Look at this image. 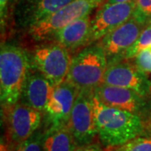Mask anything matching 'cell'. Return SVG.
I'll return each instance as SVG.
<instances>
[{
	"label": "cell",
	"mask_w": 151,
	"mask_h": 151,
	"mask_svg": "<svg viewBox=\"0 0 151 151\" xmlns=\"http://www.w3.org/2000/svg\"><path fill=\"white\" fill-rule=\"evenodd\" d=\"M134 65L146 73L151 72V45L139 52L134 58Z\"/></svg>",
	"instance_id": "cell-21"
},
{
	"label": "cell",
	"mask_w": 151,
	"mask_h": 151,
	"mask_svg": "<svg viewBox=\"0 0 151 151\" xmlns=\"http://www.w3.org/2000/svg\"><path fill=\"white\" fill-rule=\"evenodd\" d=\"M76 144L68 125L49 128L44 139L45 151H75Z\"/></svg>",
	"instance_id": "cell-16"
},
{
	"label": "cell",
	"mask_w": 151,
	"mask_h": 151,
	"mask_svg": "<svg viewBox=\"0 0 151 151\" xmlns=\"http://www.w3.org/2000/svg\"><path fill=\"white\" fill-rule=\"evenodd\" d=\"M98 139L104 147L119 145L144 134L143 117L109 107L92 95Z\"/></svg>",
	"instance_id": "cell-1"
},
{
	"label": "cell",
	"mask_w": 151,
	"mask_h": 151,
	"mask_svg": "<svg viewBox=\"0 0 151 151\" xmlns=\"http://www.w3.org/2000/svg\"><path fill=\"white\" fill-rule=\"evenodd\" d=\"M133 18L145 26L150 24L151 0H135Z\"/></svg>",
	"instance_id": "cell-19"
},
{
	"label": "cell",
	"mask_w": 151,
	"mask_h": 151,
	"mask_svg": "<svg viewBox=\"0 0 151 151\" xmlns=\"http://www.w3.org/2000/svg\"><path fill=\"white\" fill-rule=\"evenodd\" d=\"M93 95L109 107L128 111L141 117L145 112V97L129 88L102 83L93 90Z\"/></svg>",
	"instance_id": "cell-12"
},
{
	"label": "cell",
	"mask_w": 151,
	"mask_h": 151,
	"mask_svg": "<svg viewBox=\"0 0 151 151\" xmlns=\"http://www.w3.org/2000/svg\"><path fill=\"white\" fill-rule=\"evenodd\" d=\"M79 90L65 80L54 86L45 112L49 128L68 125L70 115Z\"/></svg>",
	"instance_id": "cell-11"
},
{
	"label": "cell",
	"mask_w": 151,
	"mask_h": 151,
	"mask_svg": "<svg viewBox=\"0 0 151 151\" xmlns=\"http://www.w3.org/2000/svg\"><path fill=\"white\" fill-rule=\"evenodd\" d=\"M2 118L5 124L4 143L11 151L28 139L39 129L42 113L25 103L2 108Z\"/></svg>",
	"instance_id": "cell-4"
},
{
	"label": "cell",
	"mask_w": 151,
	"mask_h": 151,
	"mask_svg": "<svg viewBox=\"0 0 151 151\" xmlns=\"http://www.w3.org/2000/svg\"><path fill=\"white\" fill-rule=\"evenodd\" d=\"M151 45V24L147 25L139 35L137 41L129 50L125 59H134L139 52Z\"/></svg>",
	"instance_id": "cell-18"
},
{
	"label": "cell",
	"mask_w": 151,
	"mask_h": 151,
	"mask_svg": "<svg viewBox=\"0 0 151 151\" xmlns=\"http://www.w3.org/2000/svg\"><path fill=\"white\" fill-rule=\"evenodd\" d=\"M134 8L135 1L102 4L91 22V45L130 19Z\"/></svg>",
	"instance_id": "cell-9"
},
{
	"label": "cell",
	"mask_w": 151,
	"mask_h": 151,
	"mask_svg": "<svg viewBox=\"0 0 151 151\" xmlns=\"http://www.w3.org/2000/svg\"><path fill=\"white\" fill-rule=\"evenodd\" d=\"M30 68L25 51L13 45H4L0 51V98L2 108L19 102Z\"/></svg>",
	"instance_id": "cell-2"
},
{
	"label": "cell",
	"mask_w": 151,
	"mask_h": 151,
	"mask_svg": "<svg viewBox=\"0 0 151 151\" xmlns=\"http://www.w3.org/2000/svg\"><path fill=\"white\" fill-rule=\"evenodd\" d=\"M75 151H102L95 145H89L85 146H78L76 147Z\"/></svg>",
	"instance_id": "cell-23"
},
{
	"label": "cell",
	"mask_w": 151,
	"mask_h": 151,
	"mask_svg": "<svg viewBox=\"0 0 151 151\" xmlns=\"http://www.w3.org/2000/svg\"><path fill=\"white\" fill-rule=\"evenodd\" d=\"M91 22L90 15L76 19L58 30L52 38L70 52L85 48L91 45Z\"/></svg>",
	"instance_id": "cell-15"
},
{
	"label": "cell",
	"mask_w": 151,
	"mask_h": 151,
	"mask_svg": "<svg viewBox=\"0 0 151 151\" xmlns=\"http://www.w3.org/2000/svg\"><path fill=\"white\" fill-rule=\"evenodd\" d=\"M105 0H72L52 15L29 29V35L35 40H49L60 29L81 18L90 15Z\"/></svg>",
	"instance_id": "cell-5"
},
{
	"label": "cell",
	"mask_w": 151,
	"mask_h": 151,
	"mask_svg": "<svg viewBox=\"0 0 151 151\" xmlns=\"http://www.w3.org/2000/svg\"><path fill=\"white\" fill-rule=\"evenodd\" d=\"M145 27L132 17L98 40V44L106 54L108 65L125 59L127 52L134 45Z\"/></svg>",
	"instance_id": "cell-8"
},
{
	"label": "cell",
	"mask_w": 151,
	"mask_h": 151,
	"mask_svg": "<svg viewBox=\"0 0 151 151\" xmlns=\"http://www.w3.org/2000/svg\"><path fill=\"white\" fill-rule=\"evenodd\" d=\"M32 69L29 68L20 99L23 103L43 113L55 86L39 70Z\"/></svg>",
	"instance_id": "cell-14"
},
{
	"label": "cell",
	"mask_w": 151,
	"mask_h": 151,
	"mask_svg": "<svg viewBox=\"0 0 151 151\" xmlns=\"http://www.w3.org/2000/svg\"><path fill=\"white\" fill-rule=\"evenodd\" d=\"M72 0H19L15 9L16 23L29 29L52 15Z\"/></svg>",
	"instance_id": "cell-13"
},
{
	"label": "cell",
	"mask_w": 151,
	"mask_h": 151,
	"mask_svg": "<svg viewBox=\"0 0 151 151\" xmlns=\"http://www.w3.org/2000/svg\"><path fill=\"white\" fill-rule=\"evenodd\" d=\"M135 0H105V4H115V3H128Z\"/></svg>",
	"instance_id": "cell-24"
},
{
	"label": "cell",
	"mask_w": 151,
	"mask_h": 151,
	"mask_svg": "<svg viewBox=\"0 0 151 151\" xmlns=\"http://www.w3.org/2000/svg\"><path fill=\"white\" fill-rule=\"evenodd\" d=\"M103 151H151V137L139 136L122 145L105 147Z\"/></svg>",
	"instance_id": "cell-17"
},
{
	"label": "cell",
	"mask_w": 151,
	"mask_h": 151,
	"mask_svg": "<svg viewBox=\"0 0 151 151\" xmlns=\"http://www.w3.org/2000/svg\"><path fill=\"white\" fill-rule=\"evenodd\" d=\"M92 91H79L71 110L68 127L78 146L93 145L98 138Z\"/></svg>",
	"instance_id": "cell-7"
},
{
	"label": "cell",
	"mask_w": 151,
	"mask_h": 151,
	"mask_svg": "<svg viewBox=\"0 0 151 151\" xmlns=\"http://www.w3.org/2000/svg\"><path fill=\"white\" fill-rule=\"evenodd\" d=\"M9 2V0H0V14H1V23H2V25L4 23V21H5Z\"/></svg>",
	"instance_id": "cell-22"
},
{
	"label": "cell",
	"mask_w": 151,
	"mask_h": 151,
	"mask_svg": "<svg viewBox=\"0 0 151 151\" xmlns=\"http://www.w3.org/2000/svg\"><path fill=\"white\" fill-rule=\"evenodd\" d=\"M71 60L70 51L55 42L35 50L32 67L43 74L54 86H57L66 80Z\"/></svg>",
	"instance_id": "cell-6"
},
{
	"label": "cell",
	"mask_w": 151,
	"mask_h": 151,
	"mask_svg": "<svg viewBox=\"0 0 151 151\" xmlns=\"http://www.w3.org/2000/svg\"><path fill=\"white\" fill-rule=\"evenodd\" d=\"M103 83L129 88L142 97H147L151 94V81L146 72L134 64L127 62L119 61L108 65Z\"/></svg>",
	"instance_id": "cell-10"
},
{
	"label": "cell",
	"mask_w": 151,
	"mask_h": 151,
	"mask_svg": "<svg viewBox=\"0 0 151 151\" xmlns=\"http://www.w3.org/2000/svg\"><path fill=\"white\" fill-rule=\"evenodd\" d=\"M45 133L37 130L28 139L17 147L14 151H45L44 139Z\"/></svg>",
	"instance_id": "cell-20"
},
{
	"label": "cell",
	"mask_w": 151,
	"mask_h": 151,
	"mask_svg": "<svg viewBox=\"0 0 151 151\" xmlns=\"http://www.w3.org/2000/svg\"><path fill=\"white\" fill-rule=\"evenodd\" d=\"M108 63L99 44L87 45L72 58L66 81L79 91H92L103 83Z\"/></svg>",
	"instance_id": "cell-3"
}]
</instances>
